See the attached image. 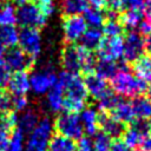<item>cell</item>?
<instances>
[{
	"label": "cell",
	"mask_w": 151,
	"mask_h": 151,
	"mask_svg": "<svg viewBox=\"0 0 151 151\" xmlns=\"http://www.w3.org/2000/svg\"><path fill=\"white\" fill-rule=\"evenodd\" d=\"M39 122V116L38 113L32 110V109H26L25 111L21 112V114L18 117V122H17V127L20 129L24 133L25 132H31L35 125Z\"/></svg>",
	"instance_id": "21"
},
{
	"label": "cell",
	"mask_w": 151,
	"mask_h": 151,
	"mask_svg": "<svg viewBox=\"0 0 151 151\" xmlns=\"http://www.w3.org/2000/svg\"><path fill=\"white\" fill-rule=\"evenodd\" d=\"M123 136H124L123 142L126 144V146H127L129 149H133V147L138 146L139 143H140V140H142V138L144 137V136H143L139 131H137L133 126H131L127 131H125Z\"/></svg>",
	"instance_id": "33"
},
{
	"label": "cell",
	"mask_w": 151,
	"mask_h": 151,
	"mask_svg": "<svg viewBox=\"0 0 151 151\" xmlns=\"http://www.w3.org/2000/svg\"><path fill=\"white\" fill-rule=\"evenodd\" d=\"M11 110V98L4 91L0 93V116Z\"/></svg>",
	"instance_id": "39"
},
{
	"label": "cell",
	"mask_w": 151,
	"mask_h": 151,
	"mask_svg": "<svg viewBox=\"0 0 151 151\" xmlns=\"http://www.w3.org/2000/svg\"><path fill=\"white\" fill-rule=\"evenodd\" d=\"M17 13V22L22 28H41L46 24L47 17H45L41 11L33 4L27 2L24 6L18 7Z\"/></svg>",
	"instance_id": "6"
},
{
	"label": "cell",
	"mask_w": 151,
	"mask_h": 151,
	"mask_svg": "<svg viewBox=\"0 0 151 151\" xmlns=\"http://www.w3.org/2000/svg\"><path fill=\"white\" fill-rule=\"evenodd\" d=\"M27 2H29V0H11V4L15 7H20V6H24L25 4H27Z\"/></svg>",
	"instance_id": "48"
},
{
	"label": "cell",
	"mask_w": 151,
	"mask_h": 151,
	"mask_svg": "<svg viewBox=\"0 0 151 151\" xmlns=\"http://www.w3.org/2000/svg\"><path fill=\"white\" fill-rule=\"evenodd\" d=\"M142 11H137V9H126L125 12H123L118 18L120 19V25L123 27H126L129 29H133L136 27H138V25L142 21Z\"/></svg>",
	"instance_id": "29"
},
{
	"label": "cell",
	"mask_w": 151,
	"mask_h": 151,
	"mask_svg": "<svg viewBox=\"0 0 151 151\" xmlns=\"http://www.w3.org/2000/svg\"><path fill=\"white\" fill-rule=\"evenodd\" d=\"M1 92H2V87H0V93H1Z\"/></svg>",
	"instance_id": "51"
},
{
	"label": "cell",
	"mask_w": 151,
	"mask_h": 151,
	"mask_svg": "<svg viewBox=\"0 0 151 151\" xmlns=\"http://www.w3.org/2000/svg\"><path fill=\"white\" fill-rule=\"evenodd\" d=\"M142 14L145 17V20L151 22V0H144Z\"/></svg>",
	"instance_id": "45"
},
{
	"label": "cell",
	"mask_w": 151,
	"mask_h": 151,
	"mask_svg": "<svg viewBox=\"0 0 151 151\" xmlns=\"http://www.w3.org/2000/svg\"><path fill=\"white\" fill-rule=\"evenodd\" d=\"M101 33L106 38L120 37L123 33V26L118 20H107L101 26Z\"/></svg>",
	"instance_id": "32"
},
{
	"label": "cell",
	"mask_w": 151,
	"mask_h": 151,
	"mask_svg": "<svg viewBox=\"0 0 151 151\" xmlns=\"http://www.w3.org/2000/svg\"><path fill=\"white\" fill-rule=\"evenodd\" d=\"M93 151H111L112 139L104 132H97L92 139Z\"/></svg>",
	"instance_id": "31"
},
{
	"label": "cell",
	"mask_w": 151,
	"mask_h": 151,
	"mask_svg": "<svg viewBox=\"0 0 151 151\" xmlns=\"http://www.w3.org/2000/svg\"><path fill=\"white\" fill-rule=\"evenodd\" d=\"M84 20L87 26L93 27V28H99L104 25L105 22V15L104 13L94 7H87L84 12Z\"/></svg>",
	"instance_id": "28"
},
{
	"label": "cell",
	"mask_w": 151,
	"mask_h": 151,
	"mask_svg": "<svg viewBox=\"0 0 151 151\" xmlns=\"http://www.w3.org/2000/svg\"><path fill=\"white\" fill-rule=\"evenodd\" d=\"M84 84H85L87 94H90L96 100L100 99L104 94H106L110 91L109 87H107L106 80L101 79L100 77H98L94 73L86 74V77L84 79Z\"/></svg>",
	"instance_id": "14"
},
{
	"label": "cell",
	"mask_w": 151,
	"mask_h": 151,
	"mask_svg": "<svg viewBox=\"0 0 151 151\" xmlns=\"http://www.w3.org/2000/svg\"><path fill=\"white\" fill-rule=\"evenodd\" d=\"M111 86L113 92L123 97H137L146 92L147 83L137 76L132 74L126 66H122L117 73L111 78Z\"/></svg>",
	"instance_id": "3"
},
{
	"label": "cell",
	"mask_w": 151,
	"mask_h": 151,
	"mask_svg": "<svg viewBox=\"0 0 151 151\" xmlns=\"http://www.w3.org/2000/svg\"><path fill=\"white\" fill-rule=\"evenodd\" d=\"M61 65L64 71L77 74L81 71L85 74H90L93 73L96 59L91 51H87L83 46L70 44L61 52Z\"/></svg>",
	"instance_id": "2"
},
{
	"label": "cell",
	"mask_w": 151,
	"mask_h": 151,
	"mask_svg": "<svg viewBox=\"0 0 151 151\" xmlns=\"http://www.w3.org/2000/svg\"><path fill=\"white\" fill-rule=\"evenodd\" d=\"M5 52H6V47L0 42V60L4 59V55H5Z\"/></svg>",
	"instance_id": "49"
},
{
	"label": "cell",
	"mask_w": 151,
	"mask_h": 151,
	"mask_svg": "<svg viewBox=\"0 0 151 151\" xmlns=\"http://www.w3.org/2000/svg\"><path fill=\"white\" fill-rule=\"evenodd\" d=\"M19 48L35 60L41 52V35L37 28H22L19 32Z\"/></svg>",
	"instance_id": "8"
},
{
	"label": "cell",
	"mask_w": 151,
	"mask_h": 151,
	"mask_svg": "<svg viewBox=\"0 0 151 151\" xmlns=\"http://www.w3.org/2000/svg\"><path fill=\"white\" fill-rule=\"evenodd\" d=\"M118 70H119V66L116 64V61L99 59L98 61H96L93 72H96L94 74H97L101 79L106 80V79H111L117 73Z\"/></svg>",
	"instance_id": "23"
},
{
	"label": "cell",
	"mask_w": 151,
	"mask_h": 151,
	"mask_svg": "<svg viewBox=\"0 0 151 151\" xmlns=\"http://www.w3.org/2000/svg\"><path fill=\"white\" fill-rule=\"evenodd\" d=\"M57 83V73L51 66L42 67L29 74V91L34 94H46Z\"/></svg>",
	"instance_id": "7"
},
{
	"label": "cell",
	"mask_w": 151,
	"mask_h": 151,
	"mask_svg": "<svg viewBox=\"0 0 151 151\" xmlns=\"http://www.w3.org/2000/svg\"><path fill=\"white\" fill-rule=\"evenodd\" d=\"M28 106V99L26 96H14L11 98V107H13L18 112L25 111Z\"/></svg>",
	"instance_id": "36"
},
{
	"label": "cell",
	"mask_w": 151,
	"mask_h": 151,
	"mask_svg": "<svg viewBox=\"0 0 151 151\" xmlns=\"http://www.w3.org/2000/svg\"><path fill=\"white\" fill-rule=\"evenodd\" d=\"M124 51V40L120 37H112V38H103L99 47H98V55L99 59L103 60H111L116 61L123 58Z\"/></svg>",
	"instance_id": "9"
},
{
	"label": "cell",
	"mask_w": 151,
	"mask_h": 151,
	"mask_svg": "<svg viewBox=\"0 0 151 151\" xmlns=\"http://www.w3.org/2000/svg\"><path fill=\"white\" fill-rule=\"evenodd\" d=\"M4 61L9 67V70L14 72L28 71L34 64V60L25 54L19 47H11L7 52H5Z\"/></svg>",
	"instance_id": "12"
},
{
	"label": "cell",
	"mask_w": 151,
	"mask_h": 151,
	"mask_svg": "<svg viewBox=\"0 0 151 151\" xmlns=\"http://www.w3.org/2000/svg\"><path fill=\"white\" fill-rule=\"evenodd\" d=\"M0 1H2V0H0Z\"/></svg>",
	"instance_id": "52"
},
{
	"label": "cell",
	"mask_w": 151,
	"mask_h": 151,
	"mask_svg": "<svg viewBox=\"0 0 151 151\" xmlns=\"http://www.w3.org/2000/svg\"><path fill=\"white\" fill-rule=\"evenodd\" d=\"M111 151H130V149L126 146V144L123 142V139H116L112 142Z\"/></svg>",
	"instance_id": "43"
},
{
	"label": "cell",
	"mask_w": 151,
	"mask_h": 151,
	"mask_svg": "<svg viewBox=\"0 0 151 151\" xmlns=\"http://www.w3.org/2000/svg\"><path fill=\"white\" fill-rule=\"evenodd\" d=\"M110 113H111V117H113L114 119L119 120L123 124L132 123L134 120V114H133L131 101H129L124 98L118 97V99H117L116 104L113 105V107L111 109Z\"/></svg>",
	"instance_id": "16"
},
{
	"label": "cell",
	"mask_w": 151,
	"mask_h": 151,
	"mask_svg": "<svg viewBox=\"0 0 151 151\" xmlns=\"http://www.w3.org/2000/svg\"><path fill=\"white\" fill-rule=\"evenodd\" d=\"M12 71L9 70V67L5 64L4 59L0 60V87H4L7 85L8 80H9V77H11V73Z\"/></svg>",
	"instance_id": "37"
},
{
	"label": "cell",
	"mask_w": 151,
	"mask_h": 151,
	"mask_svg": "<svg viewBox=\"0 0 151 151\" xmlns=\"http://www.w3.org/2000/svg\"><path fill=\"white\" fill-rule=\"evenodd\" d=\"M134 73L138 78L145 80L146 83H151V55H142L139 57L133 65Z\"/></svg>",
	"instance_id": "25"
},
{
	"label": "cell",
	"mask_w": 151,
	"mask_h": 151,
	"mask_svg": "<svg viewBox=\"0 0 151 151\" xmlns=\"http://www.w3.org/2000/svg\"><path fill=\"white\" fill-rule=\"evenodd\" d=\"M32 2L41 11V13L45 17H50L54 12L53 0H32Z\"/></svg>",
	"instance_id": "35"
},
{
	"label": "cell",
	"mask_w": 151,
	"mask_h": 151,
	"mask_svg": "<svg viewBox=\"0 0 151 151\" xmlns=\"http://www.w3.org/2000/svg\"><path fill=\"white\" fill-rule=\"evenodd\" d=\"M99 126L103 130L101 132L106 133L111 139H118L125 132V125L107 114H99Z\"/></svg>",
	"instance_id": "17"
},
{
	"label": "cell",
	"mask_w": 151,
	"mask_h": 151,
	"mask_svg": "<svg viewBox=\"0 0 151 151\" xmlns=\"http://www.w3.org/2000/svg\"><path fill=\"white\" fill-rule=\"evenodd\" d=\"M138 146H140L142 151H151V131L142 138Z\"/></svg>",
	"instance_id": "42"
},
{
	"label": "cell",
	"mask_w": 151,
	"mask_h": 151,
	"mask_svg": "<svg viewBox=\"0 0 151 151\" xmlns=\"http://www.w3.org/2000/svg\"><path fill=\"white\" fill-rule=\"evenodd\" d=\"M88 7V0H61V13L66 17L79 15Z\"/></svg>",
	"instance_id": "22"
},
{
	"label": "cell",
	"mask_w": 151,
	"mask_h": 151,
	"mask_svg": "<svg viewBox=\"0 0 151 151\" xmlns=\"http://www.w3.org/2000/svg\"><path fill=\"white\" fill-rule=\"evenodd\" d=\"M124 40V51L123 58L126 63H134L139 57L143 55L145 50L144 47V39L138 32H129Z\"/></svg>",
	"instance_id": "10"
},
{
	"label": "cell",
	"mask_w": 151,
	"mask_h": 151,
	"mask_svg": "<svg viewBox=\"0 0 151 151\" xmlns=\"http://www.w3.org/2000/svg\"><path fill=\"white\" fill-rule=\"evenodd\" d=\"M132 110L134 119L150 120L151 119V99L144 96H137L132 101Z\"/></svg>",
	"instance_id": "19"
},
{
	"label": "cell",
	"mask_w": 151,
	"mask_h": 151,
	"mask_svg": "<svg viewBox=\"0 0 151 151\" xmlns=\"http://www.w3.org/2000/svg\"><path fill=\"white\" fill-rule=\"evenodd\" d=\"M76 151H93L92 139L90 137L81 136L76 144Z\"/></svg>",
	"instance_id": "38"
},
{
	"label": "cell",
	"mask_w": 151,
	"mask_h": 151,
	"mask_svg": "<svg viewBox=\"0 0 151 151\" xmlns=\"http://www.w3.org/2000/svg\"><path fill=\"white\" fill-rule=\"evenodd\" d=\"M103 33H101V29L99 28H88L84 32V34L81 35V38L79 39L81 45L84 48H86L87 51H94V50H98L101 40H103Z\"/></svg>",
	"instance_id": "20"
},
{
	"label": "cell",
	"mask_w": 151,
	"mask_h": 151,
	"mask_svg": "<svg viewBox=\"0 0 151 151\" xmlns=\"http://www.w3.org/2000/svg\"><path fill=\"white\" fill-rule=\"evenodd\" d=\"M88 5H91V7L100 9L106 6V0H88Z\"/></svg>",
	"instance_id": "46"
},
{
	"label": "cell",
	"mask_w": 151,
	"mask_h": 151,
	"mask_svg": "<svg viewBox=\"0 0 151 151\" xmlns=\"http://www.w3.org/2000/svg\"><path fill=\"white\" fill-rule=\"evenodd\" d=\"M80 122L84 129V132L88 136H94L98 132L99 127V112L96 107L88 106L80 111Z\"/></svg>",
	"instance_id": "15"
},
{
	"label": "cell",
	"mask_w": 151,
	"mask_h": 151,
	"mask_svg": "<svg viewBox=\"0 0 151 151\" xmlns=\"http://www.w3.org/2000/svg\"><path fill=\"white\" fill-rule=\"evenodd\" d=\"M53 129L57 131L58 134L67 137L72 140L79 139L84 133V129L79 116L77 113L67 111L59 114L55 118L53 123Z\"/></svg>",
	"instance_id": "5"
},
{
	"label": "cell",
	"mask_w": 151,
	"mask_h": 151,
	"mask_svg": "<svg viewBox=\"0 0 151 151\" xmlns=\"http://www.w3.org/2000/svg\"><path fill=\"white\" fill-rule=\"evenodd\" d=\"M144 47H145V50L149 52V54L151 55V33L147 35L146 40H144Z\"/></svg>",
	"instance_id": "47"
},
{
	"label": "cell",
	"mask_w": 151,
	"mask_h": 151,
	"mask_svg": "<svg viewBox=\"0 0 151 151\" xmlns=\"http://www.w3.org/2000/svg\"><path fill=\"white\" fill-rule=\"evenodd\" d=\"M146 91H147V92H149V96H150V97H151V84H150V85H149V86H147V88H146Z\"/></svg>",
	"instance_id": "50"
},
{
	"label": "cell",
	"mask_w": 151,
	"mask_h": 151,
	"mask_svg": "<svg viewBox=\"0 0 151 151\" xmlns=\"http://www.w3.org/2000/svg\"><path fill=\"white\" fill-rule=\"evenodd\" d=\"M57 81L64 88V109L73 113L84 110L88 97L84 79L77 73L61 71L57 76Z\"/></svg>",
	"instance_id": "1"
},
{
	"label": "cell",
	"mask_w": 151,
	"mask_h": 151,
	"mask_svg": "<svg viewBox=\"0 0 151 151\" xmlns=\"http://www.w3.org/2000/svg\"><path fill=\"white\" fill-rule=\"evenodd\" d=\"M63 29H64L65 40L70 44H73L81 38L84 32L87 29V25L83 17L71 15V17H66L64 19Z\"/></svg>",
	"instance_id": "11"
},
{
	"label": "cell",
	"mask_w": 151,
	"mask_h": 151,
	"mask_svg": "<svg viewBox=\"0 0 151 151\" xmlns=\"http://www.w3.org/2000/svg\"><path fill=\"white\" fill-rule=\"evenodd\" d=\"M118 97L112 92V91H109L106 94H104L100 99H98V107L101 110V111H107L110 112L111 109L113 107V105L116 104Z\"/></svg>",
	"instance_id": "34"
},
{
	"label": "cell",
	"mask_w": 151,
	"mask_h": 151,
	"mask_svg": "<svg viewBox=\"0 0 151 151\" xmlns=\"http://www.w3.org/2000/svg\"><path fill=\"white\" fill-rule=\"evenodd\" d=\"M48 151H76V143L67 137L55 133L50 139Z\"/></svg>",
	"instance_id": "24"
},
{
	"label": "cell",
	"mask_w": 151,
	"mask_h": 151,
	"mask_svg": "<svg viewBox=\"0 0 151 151\" xmlns=\"http://www.w3.org/2000/svg\"><path fill=\"white\" fill-rule=\"evenodd\" d=\"M138 33L140 35H149L151 33V22L146 21V20H143L140 21V24L138 25Z\"/></svg>",
	"instance_id": "44"
},
{
	"label": "cell",
	"mask_w": 151,
	"mask_h": 151,
	"mask_svg": "<svg viewBox=\"0 0 151 151\" xmlns=\"http://www.w3.org/2000/svg\"><path fill=\"white\" fill-rule=\"evenodd\" d=\"M7 90L14 96H26L29 92V74L27 71H17L11 74Z\"/></svg>",
	"instance_id": "13"
},
{
	"label": "cell",
	"mask_w": 151,
	"mask_h": 151,
	"mask_svg": "<svg viewBox=\"0 0 151 151\" xmlns=\"http://www.w3.org/2000/svg\"><path fill=\"white\" fill-rule=\"evenodd\" d=\"M53 134V123L45 117L39 119L35 127L29 132L24 151H48V143Z\"/></svg>",
	"instance_id": "4"
},
{
	"label": "cell",
	"mask_w": 151,
	"mask_h": 151,
	"mask_svg": "<svg viewBox=\"0 0 151 151\" xmlns=\"http://www.w3.org/2000/svg\"><path fill=\"white\" fill-rule=\"evenodd\" d=\"M144 0H123V9H137L142 11Z\"/></svg>",
	"instance_id": "40"
},
{
	"label": "cell",
	"mask_w": 151,
	"mask_h": 151,
	"mask_svg": "<svg viewBox=\"0 0 151 151\" xmlns=\"http://www.w3.org/2000/svg\"><path fill=\"white\" fill-rule=\"evenodd\" d=\"M19 40V31L14 25L0 26V42L5 47H15Z\"/></svg>",
	"instance_id": "27"
},
{
	"label": "cell",
	"mask_w": 151,
	"mask_h": 151,
	"mask_svg": "<svg viewBox=\"0 0 151 151\" xmlns=\"http://www.w3.org/2000/svg\"><path fill=\"white\" fill-rule=\"evenodd\" d=\"M47 106L52 112H60L64 110V88L57 81L46 93Z\"/></svg>",
	"instance_id": "18"
},
{
	"label": "cell",
	"mask_w": 151,
	"mask_h": 151,
	"mask_svg": "<svg viewBox=\"0 0 151 151\" xmlns=\"http://www.w3.org/2000/svg\"><path fill=\"white\" fill-rule=\"evenodd\" d=\"M106 6L109 7V11L119 13L123 11V0H106Z\"/></svg>",
	"instance_id": "41"
},
{
	"label": "cell",
	"mask_w": 151,
	"mask_h": 151,
	"mask_svg": "<svg viewBox=\"0 0 151 151\" xmlns=\"http://www.w3.org/2000/svg\"><path fill=\"white\" fill-rule=\"evenodd\" d=\"M15 7L11 1L2 0L0 1V26H11L17 24V13Z\"/></svg>",
	"instance_id": "26"
},
{
	"label": "cell",
	"mask_w": 151,
	"mask_h": 151,
	"mask_svg": "<svg viewBox=\"0 0 151 151\" xmlns=\"http://www.w3.org/2000/svg\"><path fill=\"white\" fill-rule=\"evenodd\" d=\"M24 149H25V134L20 129L15 127L9 134L6 151H24Z\"/></svg>",
	"instance_id": "30"
}]
</instances>
